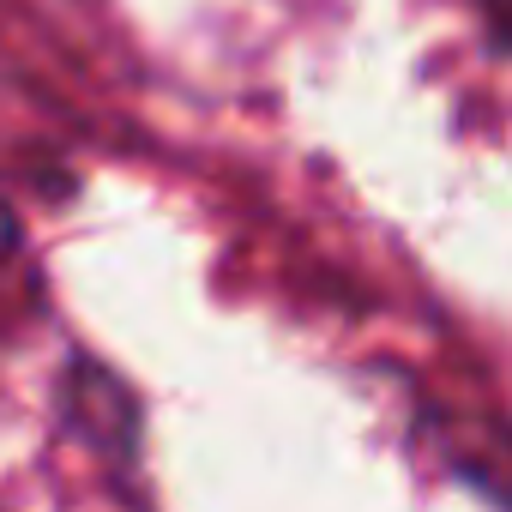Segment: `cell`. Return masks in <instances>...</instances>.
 Listing matches in <instances>:
<instances>
[{
    "instance_id": "obj_1",
    "label": "cell",
    "mask_w": 512,
    "mask_h": 512,
    "mask_svg": "<svg viewBox=\"0 0 512 512\" xmlns=\"http://www.w3.org/2000/svg\"><path fill=\"white\" fill-rule=\"evenodd\" d=\"M446 458L458 464V476H470L512 512V434L500 422H446Z\"/></svg>"
},
{
    "instance_id": "obj_2",
    "label": "cell",
    "mask_w": 512,
    "mask_h": 512,
    "mask_svg": "<svg viewBox=\"0 0 512 512\" xmlns=\"http://www.w3.org/2000/svg\"><path fill=\"white\" fill-rule=\"evenodd\" d=\"M482 7V31L500 55H512V0H476Z\"/></svg>"
},
{
    "instance_id": "obj_3",
    "label": "cell",
    "mask_w": 512,
    "mask_h": 512,
    "mask_svg": "<svg viewBox=\"0 0 512 512\" xmlns=\"http://www.w3.org/2000/svg\"><path fill=\"white\" fill-rule=\"evenodd\" d=\"M19 247V217H13V205L0 199V260H7V253Z\"/></svg>"
}]
</instances>
